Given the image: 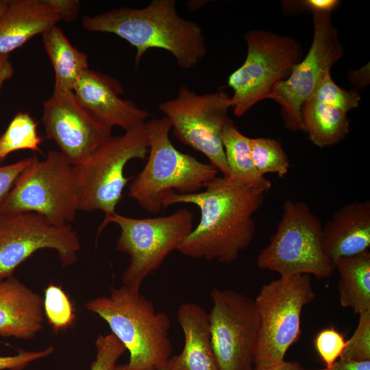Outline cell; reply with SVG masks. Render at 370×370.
Here are the masks:
<instances>
[{"instance_id":"2e32d148","label":"cell","mask_w":370,"mask_h":370,"mask_svg":"<svg viewBox=\"0 0 370 370\" xmlns=\"http://www.w3.org/2000/svg\"><path fill=\"white\" fill-rule=\"evenodd\" d=\"M73 92L88 110L112 128L116 126L127 131L145 124L151 116L132 101L120 97L124 89L117 79L90 69L84 73Z\"/></svg>"},{"instance_id":"7402d4cb","label":"cell","mask_w":370,"mask_h":370,"mask_svg":"<svg viewBox=\"0 0 370 370\" xmlns=\"http://www.w3.org/2000/svg\"><path fill=\"white\" fill-rule=\"evenodd\" d=\"M334 267L340 277L341 305L358 314L370 310V251L339 258Z\"/></svg>"},{"instance_id":"e0dca14e","label":"cell","mask_w":370,"mask_h":370,"mask_svg":"<svg viewBox=\"0 0 370 370\" xmlns=\"http://www.w3.org/2000/svg\"><path fill=\"white\" fill-rule=\"evenodd\" d=\"M322 245L333 264L370 247V201H354L341 207L323 225Z\"/></svg>"},{"instance_id":"8fae6325","label":"cell","mask_w":370,"mask_h":370,"mask_svg":"<svg viewBox=\"0 0 370 370\" xmlns=\"http://www.w3.org/2000/svg\"><path fill=\"white\" fill-rule=\"evenodd\" d=\"M230 96L224 90L199 95L182 86L176 97L160 103L158 108L171 125L175 137L182 143L202 153L210 163L230 177L222 135L228 116Z\"/></svg>"},{"instance_id":"52a82bcc","label":"cell","mask_w":370,"mask_h":370,"mask_svg":"<svg viewBox=\"0 0 370 370\" xmlns=\"http://www.w3.org/2000/svg\"><path fill=\"white\" fill-rule=\"evenodd\" d=\"M322 231L321 221L307 204L286 200L275 233L257 256L258 267L280 276L329 277L334 267L323 250Z\"/></svg>"},{"instance_id":"3957f363","label":"cell","mask_w":370,"mask_h":370,"mask_svg":"<svg viewBox=\"0 0 370 370\" xmlns=\"http://www.w3.org/2000/svg\"><path fill=\"white\" fill-rule=\"evenodd\" d=\"M86 308L103 319L130 353L128 370H158L171 358L169 317L156 312L140 292L123 284L110 296L86 303Z\"/></svg>"},{"instance_id":"603a6c76","label":"cell","mask_w":370,"mask_h":370,"mask_svg":"<svg viewBox=\"0 0 370 370\" xmlns=\"http://www.w3.org/2000/svg\"><path fill=\"white\" fill-rule=\"evenodd\" d=\"M301 119L310 140L321 148L338 143L349 132L347 113L312 99L303 104Z\"/></svg>"},{"instance_id":"f1b7e54d","label":"cell","mask_w":370,"mask_h":370,"mask_svg":"<svg viewBox=\"0 0 370 370\" xmlns=\"http://www.w3.org/2000/svg\"><path fill=\"white\" fill-rule=\"evenodd\" d=\"M339 358L362 362L370 360V310L359 314L358 324Z\"/></svg>"},{"instance_id":"d4e9b609","label":"cell","mask_w":370,"mask_h":370,"mask_svg":"<svg viewBox=\"0 0 370 370\" xmlns=\"http://www.w3.org/2000/svg\"><path fill=\"white\" fill-rule=\"evenodd\" d=\"M38 123L28 112H18L0 137V162L10 153L23 149L41 152L42 138L38 134Z\"/></svg>"},{"instance_id":"30bf717a","label":"cell","mask_w":370,"mask_h":370,"mask_svg":"<svg viewBox=\"0 0 370 370\" xmlns=\"http://www.w3.org/2000/svg\"><path fill=\"white\" fill-rule=\"evenodd\" d=\"M245 38L247 45L245 60L227 81L233 90L231 108L238 117L266 99L274 86L289 76L304 53L301 45L288 36L251 30Z\"/></svg>"},{"instance_id":"8992f818","label":"cell","mask_w":370,"mask_h":370,"mask_svg":"<svg viewBox=\"0 0 370 370\" xmlns=\"http://www.w3.org/2000/svg\"><path fill=\"white\" fill-rule=\"evenodd\" d=\"M315 296L307 274L280 276L262 286L254 300L260 329L254 369L285 361L288 349L301 336L302 310Z\"/></svg>"},{"instance_id":"d6986e66","label":"cell","mask_w":370,"mask_h":370,"mask_svg":"<svg viewBox=\"0 0 370 370\" xmlns=\"http://www.w3.org/2000/svg\"><path fill=\"white\" fill-rule=\"evenodd\" d=\"M60 21L46 0H8L0 16V54H9Z\"/></svg>"},{"instance_id":"836d02e7","label":"cell","mask_w":370,"mask_h":370,"mask_svg":"<svg viewBox=\"0 0 370 370\" xmlns=\"http://www.w3.org/2000/svg\"><path fill=\"white\" fill-rule=\"evenodd\" d=\"M338 0L286 1L282 3L286 12L311 11L312 13H332L340 4Z\"/></svg>"},{"instance_id":"5bb4252c","label":"cell","mask_w":370,"mask_h":370,"mask_svg":"<svg viewBox=\"0 0 370 370\" xmlns=\"http://www.w3.org/2000/svg\"><path fill=\"white\" fill-rule=\"evenodd\" d=\"M42 249L55 250L62 266H69L77 260L79 239L71 225H53L37 213L0 214V282Z\"/></svg>"},{"instance_id":"9a60e30c","label":"cell","mask_w":370,"mask_h":370,"mask_svg":"<svg viewBox=\"0 0 370 370\" xmlns=\"http://www.w3.org/2000/svg\"><path fill=\"white\" fill-rule=\"evenodd\" d=\"M46 138L73 166L86 161L110 136L112 127L88 110L73 92L53 91L43 103Z\"/></svg>"},{"instance_id":"d6a6232c","label":"cell","mask_w":370,"mask_h":370,"mask_svg":"<svg viewBox=\"0 0 370 370\" xmlns=\"http://www.w3.org/2000/svg\"><path fill=\"white\" fill-rule=\"evenodd\" d=\"M31 162L32 158H29L14 164L0 166V204L7 197L21 174Z\"/></svg>"},{"instance_id":"e575fe53","label":"cell","mask_w":370,"mask_h":370,"mask_svg":"<svg viewBox=\"0 0 370 370\" xmlns=\"http://www.w3.org/2000/svg\"><path fill=\"white\" fill-rule=\"evenodd\" d=\"M58 14L60 21L72 22L79 14L80 3L77 0H46Z\"/></svg>"},{"instance_id":"ac0fdd59","label":"cell","mask_w":370,"mask_h":370,"mask_svg":"<svg viewBox=\"0 0 370 370\" xmlns=\"http://www.w3.org/2000/svg\"><path fill=\"white\" fill-rule=\"evenodd\" d=\"M42 298L16 278L0 282V336L29 340L43 328Z\"/></svg>"},{"instance_id":"7c38bea8","label":"cell","mask_w":370,"mask_h":370,"mask_svg":"<svg viewBox=\"0 0 370 370\" xmlns=\"http://www.w3.org/2000/svg\"><path fill=\"white\" fill-rule=\"evenodd\" d=\"M313 37L305 58L295 64L289 76L278 82L266 99L278 103L284 125L292 132L304 131L301 107L331 68L344 54L331 13H312Z\"/></svg>"},{"instance_id":"9c48e42d","label":"cell","mask_w":370,"mask_h":370,"mask_svg":"<svg viewBox=\"0 0 370 370\" xmlns=\"http://www.w3.org/2000/svg\"><path fill=\"white\" fill-rule=\"evenodd\" d=\"M149 149L145 123L123 135L110 136L86 161L74 166L79 210H98L105 217L115 213L132 179L124 175L125 165L132 159L145 160Z\"/></svg>"},{"instance_id":"4fadbf2b","label":"cell","mask_w":370,"mask_h":370,"mask_svg":"<svg viewBox=\"0 0 370 370\" xmlns=\"http://www.w3.org/2000/svg\"><path fill=\"white\" fill-rule=\"evenodd\" d=\"M208 314L219 370H254L260 319L255 301L232 289L214 288Z\"/></svg>"},{"instance_id":"f546056e","label":"cell","mask_w":370,"mask_h":370,"mask_svg":"<svg viewBox=\"0 0 370 370\" xmlns=\"http://www.w3.org/2000/svg\"><path fill=\"white\" fill-rule=\"evenodd\" d=\"M347 340L343 333L334 327H328L319 331L314 338L316 352L324 363V370H330L341 356Z\"/></svg>"},{"instance_id":"4316f807","label":"cell","mask_w":370,"mask_h":370,"mask_svg":"<svg viewBox=\"0 0 370 370\" xmlns=\"http://www.w3.org/2000/svg\"><path fill=\"white\" fill-rule=\"evenodd\" d=\"M43 312L49 324L56 332L71 326L75 312L69 295L60 286L51 284L44 291Z\"/></svg>"},{"instance_id":"4dcf8cb0","label":"cell","mask_w":370,"mask_h":370,"mask_svg":"<svg viewBox=\"0 0 370 370\" xmlns=\"http://www.w3.org/2000/svg\"><path fill=\"white\" fill-rule=\"evenodd\" d=\"M96 357L90 370H114L116 362L126 351L122 343L112 334L99 335L95 341Z\"/></svg>"},{"instance_id":"d590c367","label":"cell","mask_w":370,"mask_h":370,"mask_svg":"<svg viewBox=\"0 0 370 370\" xmlns=\"http://www.w3.org/2000/svg\"><path fill=\"white\" fill-rule=\"evenodd\" d=\"M369 63L358 70L349 71L348 73L349 80L359 88H365L369 84Z\"/></svg>"},{"instance_id":"ab89813d","label":"cell","mask_w":370,"mask_h":370,"mask_svg":"<svg viewBox=\"0 0 370 370\" xmlns=\"http://www.w3.org/2000/svg\"><path fill=\"white\" fill-rule=\"evenodd\" d=\"M114 370H128V369L127 368L126 365H116ZM158 370H171V365L169 359L163 367Z\"/></svg>"},{"instance_id":"f35d334b","label":"cell","mask_w":370,"mask_h":370,"mask_svg":"<svg viewBox=\"0 0 370 370\" xmlns=\"http://www.w3.org/2000/svg\"><path fill=\"white\" fill-rule=\"evenodd\" d=\"M254 370H312L302 367L298 362L296 361H284L283 362L263 369H254Z\"/></svg>"},{"instance_id":"7a4b0ae2","label":"cell","mask_w":370,"mask_h":370,"mask_svg":"<svg viewBox=\"0 0 370 370\" xmlns=\"http://www.w3.org/2000/svg\"><path fill=\"white\" fill-rule=\"evenodd\" d=\"M82 25L90 32L114 34L134 47L136 68L149 49L170 52L183 69L195 66L208 51L201 27L178 14L175 0H152L141 8L121 7L84 16Z\"/></svg>"},{"instance_id":"277c9868","label":"cell","mask_w":370,"mask_h":370,"mask_svg":"<svg viewBox=\"0 0 370 370\" xmlns=\"http://www.w3.org/2000/svg\"><path fill=\"white\" fill-rule=\"evenodd\" d=\"M145 127L149 156L143 169L131 182L129 195L147 212L156 214L163 210L162 201L169 193L199 192L217 176L218 170L174 147L166 117L151 119Z\"/></svg>"},{"instance_id":"74e56055","label":"cell","mask_w":370,"mask_h":370,"mask_svg":"<svg viewBox=\"0 0 370 370\" xmlns=\"http://www.w3.org/2000/svg\"><path fill=\"white\" fill-rule=\"evenodd\" d=\"M14 73V67L9 54H0V92L3 83L10 79Z\"/></svg>"},{"instance_id":"83f0119b","label":"cell","mask_w":370,"mask_h":370,"mask_svg":"<svg viewBox=\"0 0 370 370\" xmlns=\"http://www.w3.org/2000/svg\"><path fill=\"white\" fill-rule=\"evenodd\" d=\"M310 99L347 113L358 106L361 97L358 91L347 90L338 86L332 79L330 72L325 75Z\"/></svg>"},{"instance_id":"ffe728a7","label":"cell","mask_w":370,"mask_h":370,"mask_svg":"<svg viewBox=\"0 0 370 370\" xmlns=\"http://www.w3.org/2000/svg\"><path fill=\"white\" fill-rule=\"evenodd\" d=\"M177 317L184 345L181 354L169 358L171 370H219L204 308L195 303H184L178 307Z\"/></svg>"},{"instance_id":"ba28073f","label":"cell","mask_w":370,"mask_h":370,"mask_svg":"<svg viewBox=\"0 0 370 370\" xmlns=\"http://www.w3.org/2000/svg\"><path fill=\"white\" fill-rule=\"evenodd\" d=\"M193 213L181 208L165 217L136 219L116 212L105 217L97 234L110 223L117 224L121 234L116 248L130 256V264L124 271V285L140 290L143 280L157 270L166 257L190 233Z\"/></svg>"},{"instance_id":"8d00e7d4","label":"cell","mask_w":370,"mask_h":370,"mask_svg":"<svg viewBox=\"0 0 370 370\" xmlns=\"http://www.w3.org/2000/svg\"><path fill=\"white\" fill-rule=\"evenodd\" d=\"M330 370H370V360L356 362L338 358Z\"/></svg>"},{"instance_id":"5b68a950","label":"cell","mask_w":370,"mask_h":370,"mask_svg":"<svg viewBox=\"0 0 370 370\" xmlns=\"http://www.w3.org/2000/svg\"><path fill=\"white\" fill-rule=\"evenodd\" d=\"M78 210L74 166L60 151L55 150L49 151L41 161L32 157L0 204V214L34 212L58 226L69 225Z\"/></svg>"},{"instance_id":"60d3db41","label":"cell","mask_w":370,"mask_h":370,"mask_svg":"<svg viewBox=\"0 0 370 370\" xmlns=\"http://www.w3.org/2000/svg\"><path fill=\"white\" fill-rule=\"evenodd\" d=\"M8 0H0V16L4 11Z\"/></svg>"},{"instance_id":"cb8c5ba5","label":"cell","mask_w":370,"mask_h":370,"mask_svg":"<svg viewBox=\"0 0 370 370\" xmlns=\"http://www.w3.org/2000/svg\"><path fill=\"white\" fill-rule=\"evenodd\" d=\"M249 137L243 134L234 125L233 121L223 129L222 142L230 180L254 186L268 191L271 182L256 171L251 158Z\"/></svg>"},{"instance_id":"6da1fadb","label":"cell","mask_w":370,"mask_h":370,"mask_svg":"<svg viewBox=\"0 0 370 370\" xmlns=\"http://www.w3.org/2000/svg\"><path fill=\"white\" fill-rule=\"evenodd\" d=\"M265 193L261 188L217 176L201 191L169 193L162 201L163 210L173 204H190L200 210L197 225L177 250L193 258L234 262L254 239V215L263 204Z\"/></svg>"},{"instance_id":"44dd1931","label":"cell","mask_w":370,"mask_h":370,"mask_svg":"<svg viewBox=\"0 0 370 370\" xmlns=\"http://www.w3.org/2000/svg\"><path fill=\"white\" fill-rule=\"evenodd\" d=\"M41 36L55 73L53 91L73 92L84 73L89 69L87 55L75 47L57 25Z\"/></svg>"},{"instance_id":"1f68e13d","label":"cell","mask_w":370,"mask_h":370,"mask_svg":"<svg viewBox=\"0 0 370 370\" xmlns=\"http://www.w3.org/2000/svg\"><path fill=\"white\" fill-rule=\"evenodd\" d=\"M53 352L54 347L49 346L39 351L20 350L14 355L0 356V370H21L29 363L50 356Z\"/></svg>"},{"instance_id":"484cf974","label":"cell","mask_w":370,"mask_h":370,"mask_svg":"<svg viewBox=\"0 0 370 370\" xmlns=\"http://www.w3.org/2000/svg\"><path fill=\"white\" fill-rule=\"evenodd\" d=\"M249 147L254 166L260 175L275 173L280 178L285 177L290 162L280 141L270 138H249Z\"/></svg>"}]
</instances>
